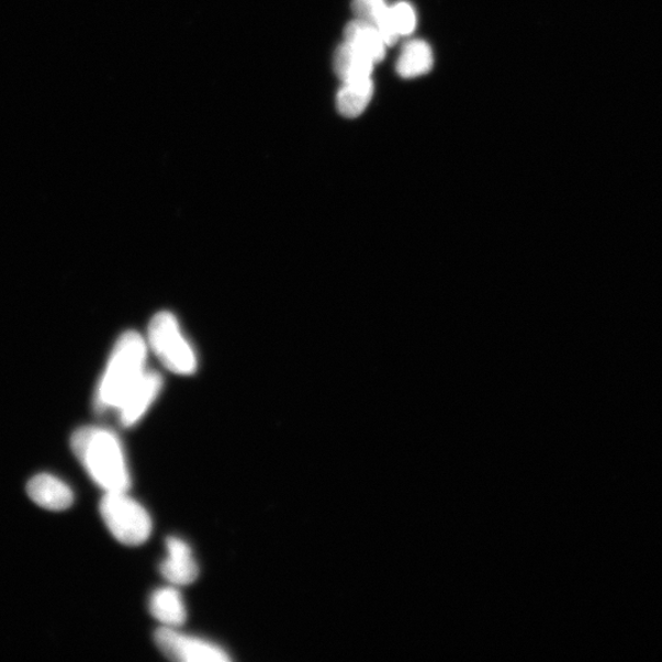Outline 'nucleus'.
<instances>
[{"label":"nucleus","mask_w":662,"mask_h":662,"mask_svg":"<svg viewBox=\"0 0 662 662\" xmlns=\"http://www.w3.org/2000/svg\"><path fill=\"white\" fill-rule=\"evenodd\" d=\"M74 455L104 492H128L131 474L117 435L103 427H82L70 440Z\"/></svg>","instance_id":"f257e3e1"},{"label":"nucleus","mask_w":662,"mask_h":662,"mask_svg":"<svg viewBox=\"0 0 662 662\" xmlns=\"http://www.w3.org/2000/svg\"><path fill=\"white\" fill-rule=\"evenodd\" d=\"M147 351L149 348L141 334L127 332L121 336L99 383L97 405L100 409L119 408L147 371Z\"/></svg>","instance_id":"f03ea898"},{"label":"nucleus","mask_w":662,"mask_h":662,"mask_svg":"<svg viewBox=\"0 0 662 662\" xmlns=\"http://www.w3.org/2000/svg\"><path fill=\"white\" fill-rule=\"evenodd\" d=\"M146 344L168 371L180 375L197 371L198 359L193 346L170 312L155 315L147 329Z\"/></svg>","instance_id":"7ed1b4c3"},{"label":"nucleus","mask_w":662,"mask_h":662,"mask_svg":"<svg viewBox=\"0 0 662 662\" xmlns=\"http://www.w3.org/2000/svg\"><path fill=\"white\" fill-rule=\"evenodd\" d=\"M100 512L108 529L121 543L139 546L150 538V514L127 492H108L101 501Z\"/></svg>","instance_id":"20e7f679"},{"label":"nucleus","mask_w":662,"mask_h":662,"mask_svg":"<svg viewBox=\"0 0 662 662\" xmlns=\"http://www.w3.org/2000/svg\"><path fill=\"white\" fill-rule=\"evenodd\" d=\"M155 642L162 653L182 662H227V651L207 640L183 635L176 628L162 627L155 635Z\"/></svg>","instance_id":"39448f33"},{"label":"nucleus","mask_w":662,"mask_h":662,"mask_svg":"<svg viewBox=\"0 0 662 662\" xmlns=\"http://www.w3.org/2000/svg\"><path fill=\"white\" fill-rule=\"evenodd\" d=\"M164 386L162 377L154 371H146L123 399L117 412L121 424L132 427L141 422L156 399L159 397Z\"/></svg>","instance_id":"423d86ee"},{"label":"nucleus","mask_w":662,"mask_h":662,"mask_svg":"<svg viewBox=\"0 0 662 662\" xmlns=\"http://www.w3.org/2000/svg\"><path fill=\"white\" fill-rule=\"evenodd\" d=\"M166 549L167 557L160 565L165 580L177 586L195 582L199 569L191 546L180 538H170L166 542Z\"/></svg>","instance_id":"0eeeda50"},{"label":"nucleus","mask_w":662,"mask_h":662,"mask_svg":"<svg viewBox=\"0 0 662 662\" xmlns=\"http://www.w3.org/2000/svg\"><path fill=\"white\" fill-rule=\"evenodd\" d=\"M27 493L37 506L54 512L66 510L74 502L72 492L67 483L47 474L37 475L31 480Z\"/></svg>","instance_id":"6e6552de"},{"label":"nucleus","mask_w":662,"mask_h":662,"mask_svg":"<svg viewBox=\"0 0 662 662\" xmlns=\"http://www.w3.org/2000/svg\"><path fill=\"white\" fill-rule=\"evenodd\" d=\"M150 613L164 627L177 628L187 619V608L180 592L173 586L156 591L149 602Z\"/></svg>","instance_id":"1a4fd4ad"},{"label":"nucleus","mask_w":662,"mask_h":662,"mask_svg":"<svg viewBox=\"0 0 662 662\" xmlns=\"http://www.w3.org/2000/svg\"><path fill=\"white\" fill-rule=\"evenodd\" d=\"M375 63L355 48L349 42H344L336 49L334 68L343 82L372 79Z\"/></svg>","instance_id":"9d476101"},{"label":"nucleus","mask_w":662,"mask_h":662,"mask_svg":"<svg viewBox=\"0 0 662 662\" xmlns=\"http://www.w3.org/2000/svg\"><path fill=\"white\" fill-rule=\"evenodd\" d=\"M352 10L357 19L380 31L386 46H393L399 40L392 20V9L385 0H354Z\"/></svg>","instance_id":"9b49d317"},{"label":"nucleus","mask_w":662,"mask_h":662,"mask_svg":"<svg viewBox=\"0 0 662 662\" xmlns=\"http://www.w3.org/2000/svg\"><path fill=\"white\" fill-rule=\"evenodd\" d=\"M345 41L355 48L362 52L364 56L374 63H380L385 57L386 44L380 31L364 23L360 19L351 21L345 29Z\"/></svg>","instance_id":"f8f14e48"},{"label":"nucleus","mask_w":662,"mask_h":662,"mask_svg":"<svg viewBox=\"0 0 662 662\" xmlns=\"http://www.w3.org/2000/svg\"><path fill=\"white\" fill-rule=\"evenodd\" d=\"M433 67V49L423 40L407 42L396 61V71L399 76L405 79L422 77Z\"/></svg>","instance_id":"ddd939ff"},{"label":"nucleus","mask_w":662,"mask_h":662,"mask_svg":"<svg viewBox=\"0 0 662 662\" xmlns=\"http://www.w3.org/2000/svg\"><path fill=\"white\" fill-rule=\"evenodd\" d=\"M373 89L372 79L343 82L336 103H338V110L344 117H359L368 106V103L371 102Z\"/></svg>","instance_id":"4468645a"},{"label":"nucleus","mask_w":662,"mask_h":662,"mask_svg":"<svg viewBox=\"0 0 662 662\" xmlns=\"http://www.w3.org/2000/svg\"><path fill=\"white\" fill-rule=\"evenodd\" d=\"M391 9L393 24L399 37L412 35L417 21L414 7L407 2H399Z\"/></svg>","instance_id":"2eb2a0df"}]
</instances>
